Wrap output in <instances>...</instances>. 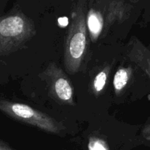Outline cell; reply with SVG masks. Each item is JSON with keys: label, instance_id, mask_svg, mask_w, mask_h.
Returning a JSON list of instances; mask_svg holds the SVG:
<instances>
[{"label": "cell", "instance_id": "obj_1", "mask_svg": "<svg viewBox=\"0 0 150 150\" xmlns=\"http://www.w3.org/2000/svg\"><path fill=\"white\" fill-rule=\"evenodd\" d=\"M87 7V1L80 0L74 3L71 10L63 54L65 69L71 75L79 71L86 53Z\"/></svg>", "mask_w": 150, "mask_h": 150}, {"label": "cell", "instance_id": "obj_2", "mask_svg": "<svg viewBox=\"0 0 150 150\" xmlns=\"http://www.w3.org/2000/svg\"><path fill=\"white\" fill-rule=\"evenodd\" d=\"M35 35V25L27 16L11 12L0 20V55L17 51Z\"/></svg>", "mask_w": 150, "mask_h": 150}, {"label": "cell", "instance_id": "obj_3", "mask_svg": "<svg viewBox=\"0 0 150 150\" xmlns=\"http://www.w3.org/2000/svg\"><path fill=\"white\" fill-rule=\"evenodd\" d=\"M0 112L24 124L34 126L44 131L59 134L64 129L60 122L29 105L13 102L0 97Z\"/></svg>", "mask_w": 150, "mask_h": 150}, {"label": "cell", "instance_id": "obj_4", "mask_svg": "<svg viewBox=\"0 0 150 150\" xmlns=\"http://www.w3.org/2000/svg\"><path fill=\"white\" fill-rule=\"evenodd\" d=\"M41 76L46 82L49 92L53 98L62 104H74L71 83L55 63H50Z\"/></svg>", "mask_w": 150, "mask_h": 150}, {"label": "cell", "instance_id": "obj_5", "mask_svg": "<svg viewBox=\"0 0 150 150\" xmlns=\"http://www.w3.org/2000/svg\"><path fill=\"white\" fill-rule=\"evenodd\" d=\"M103 15L104 29H107L113 23H121L129 17L132 5L126 1H96Z\"/></svg>", "mask_w": 150, "mask_h": 150}, {"label": "cell", "instance_id": "obj_6", "mask_svg": "<svg viewBox=\"0 0 150 150\" xmlns=\"http://www.w3.org/2000/svg\"><path fill=\"white\" fill-rule=\"evenodd\" d=\"M94 5L88 7L86 13L87 30L92 42H96L104 30V20L103 15L95 1Z\"/></svg>", "mask_w": 150, "mask_h": 150}, {"label": "cell", "instance_id": "obj_7", "mask_svg": "<svg viewBox=\"0 0 150 150\" xmlns=\"http://www.w3.org/2000/svg\"><path fill=\"white\" fill-rule=\"evenodd\" d=\"M132 76L130 67H120L115 73L113 78V87L116 95H119L123 91Z\"/></svg>", "mask_w": 150, "mask_h": 150}, {"label": "cell", "instance_id": "obj_8", "mask_svg": "<svg viewBox=\"0 0 150 150\" xmlns=\"http://www.w3.org/2000/svg\"><path fill=\"white\" fill-rule=\"evenodd\" d=\"M109 72H110V67L106 66L100 72H99L96 75L92 82V90L95 95L98 96L101 94L104 88L105 87L107 83V77H108Z\"/></svg>", "mask_w": 150, "mask_h": 150}, {"label": "cell", "instance_id": "obj_9", "mask_svg": "<svg viewBox=\"0 0 150 150\" xmlns=\"http://www.w3.org/2000/svg\"><path fill=\"white\" fill-rule=\"evenodd\" d=\"M88 149L89 150H108L107 145L101 139H91L88 144Z\"/></svg>", "mask_w": 150, "mask_h": 150}, {"label": "cell", "instance_id": "obj_10", "mask_svg": "<svg viewBox=\"0 0 150 150\" xmlns=\"http://www.w3.org/2000/svg\"><path fill=\"white\" fill-rule=\"evenodd\" d=\"M143 134L147 139H150V123L145 126L143 130Z\"/></svg>", "mask_w": 150, "mask_h": 150}, {"label": "cell", "instance_id": "obj_11", "mask_svg": "<svg viewBox=\"0 0 150 150\" xmlns=\"http://www.w3.org/2000/svg\"><path fill=\"white\" fill-rule=\"evenodd\" d=\"M0 150H14L12 149L7 144H6L4 141L0 139Z\"/></svg>", "mask_w": 150, "mask_h": 150}, {"label": "cell", "instance_id": "obj_12", "mask_svg": "<svg viewBox=\"0 0 150 150\" xmlns=\"http://www.w3.org/2000/svg\"><path fill=\"white\" fill-rule=\"evenodd\" d=\"M58 22L60 25H62V26H66V25L68 24V23H69V21H68V18L66 17L60 18L58 20Z\"/></svg>", "mask_w": 150, "mask_h": 150}, {"label": "cell", "instance_id": "obj_13", "mask_svg": "<svg viewBox=\"0 0 150 150\" xmlns=\"http://www.w3.org/2000/svg\"><path fill=\"white\" fill-rule=\"evenodd\" d=\"M1 18H0V20H1Z\"/></svg>", "mask_w": 150, "mask_h": 150}]
</instances>
